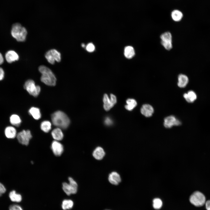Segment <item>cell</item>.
I'll return each instance as SVG.
<instances>
[{
    "label": "cell",
    "mask_w": 210,
    "mask_h": 210,
    "mask_svg": "<svg viewBox=\"0 0 210 210\" xmlns=\"http://www.w3.org/2000/svg\"><path fill=\"white\" fill-rule=\"evenodd\" d=\"M45 57L49 63L54 64L55 62H59L61 60L60 53L55 49H52L46 52Z\"/></svg>",
    "instance_id": "obj_8"
},
{
    "label": "cell",
    "mask_w": 210,
    "mask_h": 210,
    "mask_svg": "<svg viewBox=\"0 0 210 210\" xmlns=\"http://www.w3.org/2000/svg\"><path fill=\"white\" fill-rule=\"evenodd\" d=\"M181 124L180 121L173 116L166 117L164 120V125L167 128H170L174 126H179Z\"/></svg>",
    "instance_id": "obj_11"
},
{
    "label": "cell",
    "mask_w": 210,
    "mask_h": 210,
    "mask_svg": "<svg viewBox=\"0 0 210 210\" xmlns=\"http://www.w3.org/2000/svg\"><path fill=\"white\" fill-rule=\"evenodd\" d=\"M24 88L31 95L34 97H37L40 93L41 88L36 85L34 81L32 80H28L25 82Z\"/></svg>",
    "instance_id": "obj_6"
},
{
    "label": "cell",
    "mask_w": 210,
    "mask_h": 210,
    "mask_svg": "<svg viewBox=\"0 0 210 210\" xmlns=\"http://www.w3.org/2000/svg\"><path fill=\"white\" fill-rule=\"evenodd\" d=\"M68 180L69 183L64 182L62 183V188L63 191L68 195L76 194L78 189L76 182L71 177L68 178Z\"/></svg>",
    "instance_id": "obj_5"
},
{
    "label": "cell",
    "mask_w": 210,
    "mask_h": 210,
    "mask_svg": "<svg viewBox=\"0 0 210 210\" xmlns=\"http://www.w3.org/2000/svg\"><path fill=\"white\" fill-rule=\"evenodd\" d=\"M16 137L19 143L27 146L29 144L32 136L30 130H23L17 134Z\"/></svg>",
    "instance_id": "obj_7"
},
{
    "label": "cell",
    "mask_w": 210,
    "mask_h": 210,
    "mask_svg": "<svg viewBox=\"0 0 210 210\" xmlns=\"http://www.w3.org/2000/svg\"><path fill=\"white\" fill-rule=\"evenodd\" d=\"M10 122L13 125L19 127L21 123V120L20 117L17 115L13 114L10 117Z\"/></svg>",
    "instance_id": "obj_22"
},
{
    "label": "cell",
    "mask_w": 210,
    "mask_h": 210,
    "mask_svg": "<svg viewBox=\"0 0 210 210\" xmlns=\"http://www.w3.org/2000/svg\"><path fill=\"white\" fill-rule=\"evenodd\" d=\"M171 17L173 20L175 22H179L182 19L183 15L182 12L178 10H174L171 13Z\"/></svg>",
    "instance_id": "obj_20"
},
{
    "label": "cell",
    "mask_w": 210,
    "mask_h": 210,
    "mask_svg": "<svg viewBox=\"0 0 210 210\" xmlns=\"http://www.w3.org/2000/svg\"><path fill=\"white\" fill-rule=\"evenodd\" d=\"M74 202L70 200H65L62 202V207L64 210L70 209H71L73 206Z\"/></svg>",
    "instance_id": "obj_28"
},
{
    "label": "cell",
    "mask_w": 210,
    "mask_h": 210,
    "mask_svg": "<svg viewBox=\"0 0 210 210\" xmlns=\"http://www.w3.org/2000/svg\"><path fill=\"white\" fill-rule=\"evenodd\" d=\"M81 45H82V46L83 47H85V45H84V44H82Z\"/></svg>",
    "instance_id": "obj_38"
},
{
    "label": "cell",
    "mask_w": 210,
    "mask_h": 210,
    "mask_svg": "<svg viewBox=\"0 0 210 210\" xmlns=\"http://www.w3.org/2000/svg\"><path fill=\"white\" fill-rule=\"evenodd\" d=\"M41 130L46 133L48 132L51 128V123L48 121L46 120L42 122L41 124Z\"/></svg>",
    "instance_id": "obj_27"
},
{
    "label": "cell",
    "mask_w": 210,
    "mask_h": 210,
    "mask_svg": "<svg viewBox=\"0 0 210 210\" xmlns=\"http://www.w3.org/2000/svg\"><path fill=\"white\" fill-rule=\"evenodd\" d=\"M6 191V188L0 182V197Z\"/></svg>",
    "instance_id": "obj_34"
},
{
    "label": "cell",
    "mask_w": 210,
    "mask_h": 210,
    "mask_svg": "<svg viewBox=\"0 0 210 210\" xmlns=\"http://www.w3.org/2000/svg\"><path fill=\"white\" fill-rule=\"evenodd\" d=\"M94 46L92 43H89L87 46L86 49L89 52L93 51L94 50Z\"/></svg>",
    "instance_id": "obj_32"
},
{
    "label": "cell",
    "mask_w": 210,
    "mask_h": 210,
    "mask_svg": "<svg viewBox=\"0 0 210 210\" xmlns=\"http://www.w3.org/2000/svg\"><path fill=\"white\" fill-rule=\"evenodd\" d=\"M38 70L42 75L41 81L45 84L50 86H55L56 83V78L52 71L44 65H41Z\"/></svg>",
    "instance_id": "obj_3"
},
{
    "label": "cell",
    "mask_w": 210,
    "mask_h": 210,
    "mask_svg": "<svg viewBox=\"0 0 210 210\" xmlns=\"http://www.w3.org/2000/svg\"><path fill=\"white\" fill-rule=\"evenodd\" d=\"M189 200L192 204L197 207L204 205L206 202L204 195L199 191H195L192 193L190 197Z\"/></svg>",
    "instance_id": "obj_4"
},
{
    "label": "cell",
    "mask_w": 210,
    "mask_h": 210,
    "mask_svg": "<svg viewBox=\"0 0 210 210\" xmlns=\"http://www.w3.org/2000/svg\"><path fill=\"white\" fill-rule=\"evenodd\" d=\"M141 113L146 117L151 116L154 112L153 107L149 104H144L142 105L141 108Z\"/></svg>",
    "instance_id": "obj_13"
},
{
    "label": "cell",
    "mask_w": 210,
    "mask_h": 210,
    "mask_svg": "<svg viewBox=\"0 0 210 210\" xmlns=\"http://www.w3.org/2000/svg\"><path fill=\"white\" fill-rule=\"evenodd\" d=\"M127 104L125 105V108L129 111L132 110L137 105L136 101L133 99H128L126 100Z\"/></svg>",
    "instance_id": "obj_25"
},
{
    "label": "cell",
    "mask_w": 210,
    "mask_h": 210,
    "mask_svg": "<svg viewBox=\"0 0 210 210\" xmlns=\"http://www.w3.org/2000/svg\"><path fill=\"white\" fill-rule=\"evenodd\" d=\"M4 57L1 52H0V66L4 63Z\"/></svg>",
    "instance_id": "obj_36"
},
{
    "label": "cell",
    "mask_w": 210,
    "mask_h": 210,
    "mask_svg": "<svg viewBox=\"0 0 210 210\" xmlns=\"http://www.w3.org/2000/svg\"><path fill=\"white\" fill-rule=\"evenodd\" d=\"M183 97L189 103L193 102L197 99V95L193 91L190 90L183 94Z\"/></svg>",
    "instance_id": "obj_19"
},
{
    "label": "cell",
    "mask_w": 210,
    "mask_h": 210,
    "mask_svg": "<svg viewBox=\"0 0 210 210\" xmlns=\"http://www.w3.org/2000/svg\"><path fill=\"white\" fill-rule=\"evenodd\" d=\"M51 135L53 139L55 140L59 141L62 140L64 134L61 129L57 128L54 129L51 132Z\"/></svg>",
    "instance_id": "obj_18"
},
{
    "label": "cell",
    "mask_w": 210,
    "mask_h": 210,
    "mask_svg": "<svg viewBox=\"0 0 210 210\" xmlns=\"http://www.w3.org/2000/svg\"><path fill=\"white\" fill-rule=\"evenodd\" d=\"M205 204L206 210H210V200L206 202Z\"/></svg>",
    "instance_id": "obj_37"
},
{
    "label": "cell",
    "mask_w": 210,
    "mask_h": 210,
    "mask_svg": "<svg viewBox=\"0 0 210 210\" xmlns=\"http://www.w3.org/2000/svg\"><path fill=\"white\" fill-rule=\"evenodd\" d=\"M189 81L188 77L186 75L182 74H180L178 76V86L181 88L185 87Z\"/></svg>",
    "instance_id": "obj_17"
},
{
    "label": "cell",
    "mask_w": 210,
    "mask_h": 210,
    "mask_svg": "<svg viewBox=\"0 0 210 210\" xmlns=\"http://www.w3.org/2000/svg\"><path fill=\"white\" fill-rule=\"evenodd\" d=\"M51 148L53 153L56 156L61 155L64 151L62 144L58 141H53L52 143Z\"/></svg>",
    "instance_id": "obj_12"
},
{
    "label": "cell",
    "mask_w": 210,
    "mask_h": 210,
    "mask_svg": "<svg viewBox=\"0 0 210 210\" xmlns=\"http://www.w3.org/2000/svg\"><path fill=\"white\" fill-rule=\"evenodd\" d=\"M161 41L163 42H172V36L170 32H167L162 33L160 36Z\"/></svg>",
    "instance_id": "obj_26"
},
{
    "label": "cell",
    "mask_w": 210,
    "mask_h": 210,
    "mask_svg": "<svg viewBox=\"0 0 210 210\" xmlns=\"http://www.w3.org/2000/svg\"><path fill=\"white\" fill-rule=\"evenodd\" d=\"M5 72L4 69L0 67V81L3 80L4 78Z\"/></svg>",
    "instance_id": "obj_33"
},
{
    "label": "cell",
    "mask_w": 210,
    "mask_h": 210,
    "mask_svg": "<svg viewBox=\"0 0 210 210\" xmlns=\"http://www.w3.org/2000/svg\"><path fill=\"white\" fill-rule=\"evenodd\" d=\"M105 155V152L103 149L101 147L98 146L94 150L92 155L96 159L100 160L102 159Z\"/></svg>",
    "instance_id": "obj_16"
},
{
    "label": "cell",
    "mask_w": 210,
    "mask_h": 210,
    "mask_svg": "<svg viewBox=\"0 0 210 210\" xmlns=\"http://www.w3.org/2000/svg\"><path fill=\"white\" fill-rule=\"evenodd\" d=\"M162 205V202L161 200L159 198H155L153 200V206L156 209H159L161 208Z\"/></svg>",
    "instance_id": "obj_29"
},
{
    "label": "cell",
    "mask_w": 210,
    "mask_h": 210,
    "mask_svg": "<svg viewBox=\"0 0 210 210\" xmlns=\"http://www.w3.org/2000/svg\"><path fill=\"white\" fill-rule=\"evenodd\" d=\"M4 57L6 62L10 64L18 60L19 56L15 50L10 49L5 53Z\"/></svg>",
    "instance_id": "obj_10"
},
{
    "label": "cell",
    "mask_w": 210,
    "mask_h": 210,
    "mask_svg": "<svg viewBox=\"0 0 210 210\" xmlns=\"http://www.w3.org/2000/svg\"><path fill=\"white\" fill-rule=\"evenodd\" d=\"M161 43L165 49L167 50H170L172 48V42H161Z\"/></svg>",
    "instance_id": "obj_30"
},
{
    "label": "cell",
    "mask_w": 210,
    "mask_h": 210,
    "mask_svg": "<svg viewBox=\"0 0 210 210\" xmlns=\"http://www.w3.org/2000/svg\"></svg>",
    "instance_id": "obj_39"
},
{
    "label": "cell",
    "mask_w": 210,
    "mask_h": 210,
    "mask_svg": "<svg viewBox=\"0 0 210 210\" xmlns=\"http://www.w3.org/2000/svg\"><path fill=\"white\" fill-rule=\"evenodd\" d=\"M103 102L104 109L106 111H108L116 103V97L115 95L111 94L110 99L108 95L106 94H105L103 97Z\"/></svg>",
    "instance_id": "obj_9"
},
{
    "label": "cell",
    "mask_w": 210,
    "mask_h": 210,
    "mask_svg": "<svg viewBox=\"0 0 210 210\" xmlns=\"http://www.w3.org/2000/svg\"><path fill=\"white\" fill-rule=\"evenodd\" d=\"M10 34L12 37L19 42L24 41L27 35L26 28L19 23L13 24L10 30Z\"/></svg>",
    "instance_id": "obj_2"
},
{
    "label": "cell",
    "mask_w": 210,
    "mask_h": 210,
    "mask_svg": "<svg viewBox=\"0 0 210 210\" xmlns=\"http://www.w3.org/2000/svg\"><path fill=\"white\" fill-rule=\"evenodd\" d=\"M135 52L134 48L130 46L126 47L124 50V55L127 58L131 59L135 55Z\"/></svg>",
    "instance_id": "obj_24"
},
{
    "label": "cell",
    "mask_w": 210,
    "mask_h": 210,
    "mask_svg": "<svg viewBox=\"0 0 210 210\" xmlns=\"http://www.w3.org/2000/svg\"><path fill=\"white\" fill-rule=\"evenodd\" d=\"M29 113L36 120H38L41 117L40 110L38 108L32 107L29 109Z\"/></svg>",
    "instance_id": "obj_21"
},
{
    "label": "cell",
    "mask_w": 210,
    "mask_h": 210,
    "mask_svg": "<svg viewBox=\"0 0 210 210\" xmlns=\"http://www.w3.org/2000/svg\"><path fill=\"white\" fill-rule=\"evenodd\" d=\"M108 180L111 184L117 185L121 181V178L118 173L116 172H113L109 175Z\"/></svg>",
    "instance_id": "obj_14"
},
{
    "label": "cell",
    "mask_w": 210,
    "mask_h": 210,
    "mask_svg": "<svg viewBox=\"0 0 210 210\" xmlns=\"http://www.w3.org/2000/svg\"><path fill=\"white\" fill-rule=\"evenodd\" d=\"M9 197L11 201L13 202H20L22 200L21 195L17 193L14 190H12L10 192Z\"/></svg>",
    "instance_id": "obj_23"
},
{
    "label": "cell",
    "mask_w": 210,
    "mask_h": 210,
    "mask_svg": "<svg viewBox=\"0 0 210 210\" xmlns=\"http://www.w3.org/2000/svg\"><path fill=\"white\" fill-rule=\"evenodd\" d=\"M4 134L6 138L9 139L14 138L17 135L16 129L12 126H8L5 128Z\"/></svg>",
    "instance_id": "obj_15"
},
{
    "label": "cell",
    "mask_w": 210,
    "mask_h": 210,
    "mask_svg": "<svg viewBox=\"0 0 210 210\" xmlns=\"http://www.w3.org/2000/svg\"><path fill=\"white\" fill-rule=\"evenodd\" d=\"M9 210H23L21 207L19 205L13 204L10 206Z\"/></svg>",
    "instance_id": "obj_31"
},
{
    "label": "cell",
    "mask_w": 210,
    "mask_h": 210,
    "mask_svg": "<svg viewBox=\"0 0 210 210\" xmlns=\"http://www.w3.org/2000/svg\"><path fill=\"white\" fill-rule=\"evenodd\" d=\"M105 123L107 125H110L112 124V121L110 118L107 117L105 119Z\"/></svg>",
    "instance_id": "obj_35"
},
{
    "label": "cell",
    "mask_w": 210,
    "mask_h": 210,
    "mask_svg": "<svg viewBox=\"0 0 210 210\" xmlns=\"http://www.w3.org/2000/svg\"><path fill=\"white\" fill-rule=\"evenodd\" d=\"M51 118L53 124L60 129H66L70 124L69 118L66 114L62 111L55 112L52 115Z\"/></svg>",
    "instance_id": "obj_1"
}]
</instances>
